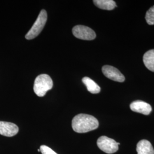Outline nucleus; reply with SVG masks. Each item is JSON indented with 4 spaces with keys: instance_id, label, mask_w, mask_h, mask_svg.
Listing matches in <instances>:
<instances>
[{
    "instance_id": "11",
    "label": "nucleus",
    "mask_w": 154,
    "mask_h": 154,
    "mask_svg": "<svg viewBox=\"0 0 154 154\" xmlns=\"http://www.w3.org/2000/svg\"><path fill=\"white\" fill-rule=\"evenodd\" d=\"M93 2L95 5L103 10L111 11L116 6V2L112 0H94Z\"/></svg>"
},
{
    "instance_id": "7",
    "label": "nucleus",
    "mask_w": 154,
    "mask_h": 154,
    "mask_svg": "<svg viewBox=\"0 0 154 154\" xmlns=\"http://www.w3.org/2000/svg\"><path fill=\"white\" fill-rule=\"evenodd\" d=\"M18 131V127L14 123L0 121V135L8 137H11L17 134Z\"/></svg>"
},
{
    "instance_id": "6",
    "label": "nucleus",
    "mask_w": 154,
    "mask_h": 154,
    "mask_svg": "<svg viewBox=\"0 0 154 154\" xmlns=\"http://www.w3.org/2000/svg\"><path fill=\"white\" fill-rule=\"evenodd\" d=\"M102 72L105 77L116 82H123L125 80L124 75L116 68L110 65L102 67Z\"/></svg>"
},
{
    "instance_id": "9",
    "label": "nucleus",
    "mask_w": 154,
    "mask_h": 154,
    "mask_svg": "<svg viewBox=\"0 0 154 154\" xmlns=\"http://www.w3.org/2000/svg\"><path fill=\"white\" fill-rule=\"evenodd\" d=\"M137 151L138 154H154V149L152 144L147 140L145 139L138 142Z\"/></svg>"
},
{
    "instance_id": "15",
    "label": "nucleus",
    "mask_w": 154,
    "mask_h": 154,
    "mask_svg": "<svg viewBox=\"0 0 154 154\" xmlns=\"http://www.w3.org/2000/svg\"><path fill=\"white\" fill-rule=\"evenodd\" d=\"M38 152H41V150H40V149H38Z\"/></svg>"
},
{
    "instance_id": "10",
    "label": "nucleus",
    "mask_w": 154,
    "mask_h": 154,
    "mask_svg": "<svg viewBox=\"0 0 154 154\" xmlns=\"http://www.w3.org/2000/svg\"><path fill=\"white\" fill-rule=\"evenodd\" d=\"M143 63L149 71L154 72V49L149 50L143 55Z\"/></svg>"
},
{
    "instance_id": "12",
    "label": "nucleus",
    "mask_w": 154,
    "mask_h": 154,
    "mask_svg": "<svg viewBox=\"0 0 154 154\" xmlns=\"http://www.w3.org/2000/svg\"><path fill=\"white\" fill-rule=\"evenodd\" d=\"M82 82L86 86L87 89L91 94H98L100 91V88L97 83L88 77H85L82 78Z\"/></svg>"
},
{
    "instance_id": "13",
    "label": "nucleus",
    "mask_w": 154,
    "mask_h": 154,
    "mask_svg": "<svg viewBox=\"0 0 154 154\" xmlns=\"http://www.w3.org/2000/svg\"><path fill=\"white\" fill-rule=\"evenodd\" d=\"M147 23L149 25H154V6L149 8L145 16Z\"/></svg>"
},
{
    "instance_id": "14",
    "label": "nucleus",
    "mask_w": 154,
    "mask_h": 154,
    "mask_svg": "<svg viewBox=\"0 0 154 154\" xmlns=\"http://www.w3.org/2000/svg\"><path fill=\"white\" fill-rule=\"evenodd\" d=\"M39 149L41 150L42 154H58L48 146H46L45 145L41 146Z\"/></svg>"
},
{
    "instance_id": "8",
    "label": "nucleus",
    "mask_w": 154,
    "mask_h": 154,
    "mask_svg": "<svg viewBox=\"0 0 154 154\" xmlns=\"http://www.w3.org/2000/svg\"><path fill=\"white\" fill-rule=\"evenodd\" d=\"M131 110L138 113L144 115H149L151 111L152 107L151 105L142 100H135L130 104Z\"/></svg>"
},
{
    "instance_id": "3",
    "label": "nucleus",
    "mask_w": 154,
    "mask_h": 154,
    "mask_svg": "<svg viewBox=\"0 0 154 154\" xmlns=\"http://www.w3.org/2000/svg\"><path fill=\"white\" fill-rule=\"evenodd\" d=\"M48 14L45 10H42L40 12L37 19L33 24L32 27L26 34L25 38L28 40L37 37L44 28L47 21Z\"/></svg>"
},
{
    "instance_id": "4",
    "label": "nucleus",
    "mask_w": 154,
    "mask_h": 154,
    "mask_svg": "<svg viewBox=\"0 0 154 154\" xmlns=\"http://www.w3.org/2000/svg\"><path fill=\"white\" fill-rule=\"evenodd\" d=\"M115 140L106 136H102L97 140V146L100 149L106 153L114 154L118 150V145Z\"/></svg>"
},
{
    "instance_id": "5",
    "label": "nucleus",
    "mask_w": 154,
    "mask_h": 154,
    "mask_svg": "<svg viewBox=\"0 0 154 154\" xmlns=\"http://www.w3.org/2000/svg\"><path fill=\"white\" fill-rule=\"evenodd\" d=\"M72 32L76 38L83 40H93L96 37V34L93 29L83 25L74 26L72 28Z\"/></svg>"
},
{
    "instance_id": "1",
    "label": "nucleus",
    "mask_w": 154,
    "mask_h": 154,
    "mask_svg": "<svg viewBox=\"0 0 154 154\" xmlns=\"http://www.w3.org/2000/svg\"><path fill=\"white\" fill-rule=\"evenodd\" d=\"M99 122L94 116L80 114L75 116L72 120V128L75 132L85 133L97 129Z\"/></svg>"
},
{
    "instance_id": "2",
    "label": "nucleus",
    "mask_w": 154,
    "mask_h": 154,
    "mask_svg": "<svg viewBox=\"0 0 154 154\" xmlns=\"http://www.w3.org/2000/svg\"><path fill=\"white\" fill-rule=\"evenodd\" d=\"M53 86V82L51 77L48 74H41L35 78L33 89L37 96L42 97Z\"/></svg>"
}]
</instances>
